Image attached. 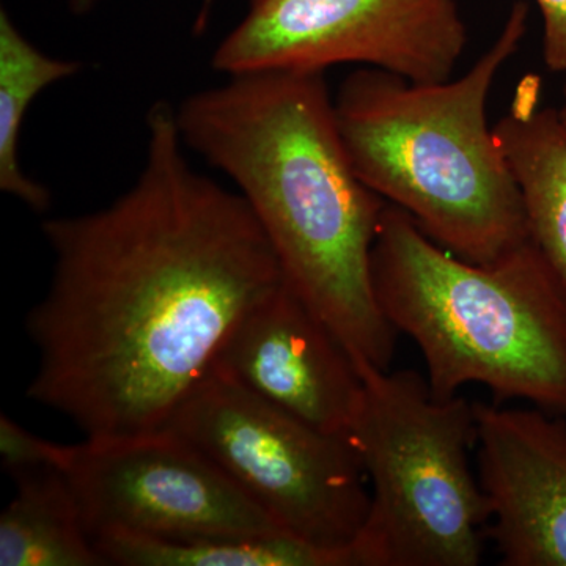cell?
<instances>
[{"label":"cell","mask_w":566,"mask_h":566,"mask_svg":"<svg viewBox=\"0 0 566 566\" xmlns=\"http://www.w3.org/2000/svg\"><path fill=\"white\" fill-rule=\"evenodd\" d=\"M212 365L305 423L348 438L363 375L285 281L243 316Z\"/></svg>","instance_id":"10"},{"label":"cell","mask_w":566,"mask_h":566,"mask_svg":"<svg viewBox=\"0 0 566 566\" xmlns=\"http://www.w3.org/2000/svg\"><path fill=\"white\" fill-rule=\"evenodd\" d=\"M558 112H560L562 118L566 122V82L564 87V98H562V106L558 107Z\"/></svg>","instance_id":"18"},{"label":"cell","mask_w":566,"mask_h":566,"mask_svg":"<svg viewBox=\"0 0 566 566\" xmlns=\"http://www.w3.org/2000/svg\"><path fill=\"white\" fill-rule=\"evenodd\" d=\"M147 126L133 188L43 223L54 271L25 322L39 354L28 398L91 439L166 427L237 324L283 283L241 193L192 169L175 107L153 104Z\"/></svg>","instance_id":"1"},{"label":"cell","mask_w":566,"mask_h":566,"mask_svg":"<svg viewBox=\"0 0 566 566\" xmlns=\"http://www.w3.org/2000/svg\"><path fill=\"white\" fill-rule=\"evenodd\" d=\"M62 471L93 538L109 531L178 538L285 532L199 447L167 427L66 446Z\"/></svg>","instance_id":"8"},{"label":"cell","mask_w":566,"mask_h":566,"mask_svg":"<svg viewBox=\"0 0 566 566\" xmlns=\"http://www.w3.org/2000/svg\"><path fill=\"white\" fill-rule=\"evenodd\" d=\"M476 409L486 539L504 566H566V420L542 408Z\"/></svg>","instance_id":"9"},{"label":"cell","mask_w":566,"mask_h":566,"mask_svg":"<svg viewBox=\"0 0 566 566\" xmlns=\"http://www.w3.org/2000/svg\"><path fill=\"white\" fill-rule=\"evenodd\" d=\"M465 46L458 0H251L212 69L234 76L357 63L431 84L452 80Z\"/></svg>","instance_id":"7"},{"label":"cell","mask_w":566,"mask_h":566,"mask_svg":"<svg viewBox=\"0 0 566 566\" xmlns=\"http://www.w3.org/2000/svg\"><path fill=\"white\" fill-rule=\"evenodd\" d=\"M371 281L382 315L422 353L436 398L480 385L566 416V281L532 238L472 263L387 203Z\"/></svg>","instance_id":"4"},{"label":"cell","mask_w":566,"mask_h":566,"mask_svg":"<svg viewBox=\"0 0 566 566\" xmlns=\"http://www.w3.org/2000/svg\"><path fill=\"white\" fill-rule=\"evenodd\" d=\"M543 17V61L554 73L566 71V0H535Z\"/></svg>","instance_id":"16"},{"label":"cell","mask_w":566,"mask_h":566,"mask_svg":"<svg viewBox=\"0 0 566 566\" xmlns=\"http://www.w3.org/2000/svg\"><path fill=\"white\" fill-rule=\"evenodd\" d=\"M528 18L526 0L513 3L494 43L458 80L420 84L363 66L334 99L360 181L472 263L494 262L531 238L523 193L486 115L495 77L520 51Z\"/></svg>","instance_id":"3"},{"label":"cell","mask_w":566,"mask_h":566,"mask_svg":"<svg viewBox=\"0 0 566 566\" xmlns=\"http://www.w3.org/2000/svg\"><path fill=\"white\" fill-rule=\"evenodd\" d=\"M166 427L199 447L283 531L354 566L370 488L349 438L305 423L216 365Z\"/></svg>","instance_id":"6"},{"label":"cell","mask_w":566,"mask_h":566,"mask_svg":"<svg viewBox=\"0 0 566 566\" xmlns=\"http://www.w3.org/2000/svg\"><path fill=\"white\" fill-rule=\"evenodd\" d=\"M175 112L186 148L232 178L251 207L286 285L359 371L389 370L398 333L371 281L387 202L354 172L324 71L234 74Z\"/></svg>","instance_id":"2"},{"label":"cell","mask_w":566,"mask_h":566,"mask_svg":"<svg viewBox=\"0 0 566 566\" xmlns=\"http://www.w3.org/2000/svg\"><path fill=\"white\" fill-rule=\"evenodd\" d=\"M80 62L50 57L33 46L11 21L0 13V189L17 197L35 212L48 211L51 192L32 180L20 163V137L25 112L44 88L80 73Z\"/></svg>","instance_id":"14"},{"label":"cell","mask_w":566,"mask_h":566,"mask_svg":"<svg viewBox=\"0 0 566 566\" xmlns=\"http://www.w3.org/2000/svg\"><path fill=\"white\" fill-rule=\"evenodd\" d=\"M65 444L39 438L10 416L0 417V461L11 476L40 469H63Z\"/></svg>","instance_id":"15"},{"label":"cell","mask_w":566,"mask_h":566,"mask_svg":"<svg viewBox=\"0 0 566 566\" xmlns=\"http://www.w3.org/2000/svg\"><path fill=\"white\" fill-rule=\"evenodd\" d=\"M102 0H69L70 9L73 13L85 14L95 9Z\"/></svg>","instance_id":"17"},{"label":"cell","mask_w":566,"mask_h":566,"mask_svg":"<svg viewBox=\"0 0 566 566\" xmlns=\"http://www.w3.org/2000/svg\"><path fill=\"white\" fill-rule=\"evenodd\" d=\"M494 137L523 193L528 232L566 281V122L542 106V81L517 84Z\"/></svg>","instance_id":"11"},{"label":"cell","mask_w":566,"mask_h":566,"mask_svg":"<svg viewBox=\"0 0 566 566\" xmlns=\"http://www.w3.org/2000/svg\"><path fill=\"white\" fill-rule=\"evenodd\" d=\"M348 438L370 488L354 566H476L490 521L479 475L475 401L439 400L416 370L363 368Z\"/></svg>","instance_id":"5"},{"label":"cell","mask_w":566,"mask_h":566,"mask_svg":"<svg viewBox=\"0 0 566 566\" xmlns=\"http://www.w3.org/2000/svg\"><path fill=\"white\" fill-rule=\"evenodd\" d=\"M106 565L122 566H348L344 557L296 536H155L109 531L96 535Z\"/></svg>","instance_id":"13"},{"label":"cell","mask_w":566,"mask_h":566,"mask_svg":"<svg viewBox=\"0 0 566 566\" xmlns=\"http://www.w3.org/2000/svg\"><path fill=\"white\" fill-rule=\"evenodd\" d=\"M17 493L0 516V566H102L69 476L40 469L13 476Z\"/></svg>","instance_id":"12"}]
</instances>
